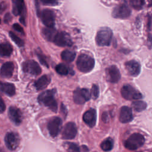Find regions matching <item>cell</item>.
Segmentation results:
<instances>
[{
    "label": "cell",
    "mask_w": 152,
    "mask_h": 152,
    "mask_svg": "<svg viewBox=\"0 0 152 152\" xmlns=\"http://www.w3.org/2000/svg\"><path fill=\"white\" fill-rule=\"evenodd\" d=\"M131 6L137 10H141L144 5L145 0H129Z\"/></svg>",
    "instance_id": "30"
},
{
    "label": "cell",
    "mask_w": 152,
    "mask_h": 152,
    "mask_svg": "<svg viewBox=\"0 0 152 152\" xmlns=\"http://www.w3.org/2000/svg\"><path fill=\"white\" fill-rule=\"evenodd\" d=\"M8 116L10 120L16 125H19L22 121V114L20 109L11 106L8 110Z\"/></svg>",
    "instance_id": "16"
},
{
    "label": "cell",
    "mask_w": 152,
    "mask_h": 152,
    "mask_svg": "<svg viewBox=\"0 0 152 152\" xmlns=\"http://www.w3.org/2000/svg\"><path fill=\"white\" fill-rule=\"evenodd\" d=\"M145 142L144 137L139 133H134L130 135L124 142V146L128 150H135L144 144Z\"/></svg>",
    "instance_id": "3"
},
{
    "label": "cell",
    "mask_w": 152,
    "mask_h": 152,
    "mask_svg": "<svg viewBox=\"0 0 152 152\" xmlns=\"http://www.w3.org/2000/svg\"><path fill=\"white\" fill-rule=\"evenodd\" d=\"M40 17L42 21L47 27H53L55 24V15L53 11L50 9L43 10L41 14Z\"/></svg>",
    "instance_id": "14"
},
{
    "label": "cell",
    "mask_w": 152,
    "mask_h": 152,
    "mask_svg": "<svg viewBox=\"0 0 152 152\" xmlns=\"http://www.w3.org/2000/svg\"><path fill=\"white\" fill-rule=\"evenodd\" d=\"M97 114L94 109H90L87 110L83 115V119L84 122L90 127H93L96 122Z\"/></svg>",
    "instance_id": "17"
},
{
    "label": "cell",
    "mask_w": 152,
    "mask_h": 152,
    "mask_svg": "<svg viewBox=\"0 0 152 152\" xmlns=\"http://www.w3.org/2000/svg\"><path fill=\"white\" fill-rule=\"evenodd\" d=\"M40 1L45 5H56L58 3V0H40Z\"/></svg>",
    "instance_id": "33"
},
{
    "label": "cell",
    "mask_w": 152,
    "mask_h": 152,
    "mask_svg": "<svg viewBox=\"0 0 152 152\" xmlns=\"http://www.w3.org/2000/svg\"><path fill=\"white\" fill-rule=\"evenodd\" d=\"M113 147V141L111 138H107L104 140L100 144L101 148L104 151H110Z\"/></svg>",
    "instance_id": "26"
},
{
    "label": "cell",
    "mask_w": 152,
    "mask_h": 152,
    "mask_svg": "<svg viewBox=\"0 0 152 152\" xmlns=\"http://www.w3.org/2000/svg\"><path fill=\"white\" fill-rule=\"evenodd\" d=\"M67 152H80V147L77 144L74 142H66Z\"/></svg>",
    "instance_id": "31"
},
{
    "label": "cell",
    "mask_w": 152,
    "mask_h": 152,
    "mask_svg": "<svg viewBox=\"0 0 152 152\" xmlns=\"http://www.w3.org/2000/svg\"><path fill=\"white\" fill-rule=\"evenodd\" d=\"M121 95L126 100H137L142 98L141 93L132 86L126 84L121 88Z\"/></svg>",
    "instance_id": "5"
},
{
    "label": "cell",
    "mask_w": 152,
    "mask_h": 152,
    "mask_svg": "<svg viewBox=\"0 0 152 152\" xmlns=\"http://www.w3.org/2000/svg\"><path fill=\"white\" fill-rule=\"evenodd\" d=\"M132 106L137 112H141L147 107V103L144 101H135L132 102Z\"/></svg>",
    "instance_id": "27"
},
{
    "label": "cell",
    "mask_w": 152,
    "mask_h": 152,
    "mask_svg": "<svg viewBox=\"0 0 152 152\" xmlns=\"http://www.w3.org/2000/svg\"><path fill=\"white\" fill-rule=\"evenodd\" d=\"M55 70L59 74L62 75H66L69 72L68 67L64 64H59L57 65L55 67Z\"/></svg>",
    "instance_id": "28"
},
{
    "label": "cell",
    "mask_w": 152,
    "mask_h": 152,
    "mask_svg": "<svg viewBox=\"0 0 152 152\" xmlns=\"http://www.w3.org/2000/svg\"><path fill=\"white\" fill-rule=\"evenodd\" d=\"M9 35L11 37V39H12V40L19 47H22L24 46V41L21 39L18 36H17L15 33H14L12 31H10L9 33Z\"/></svg>",
    "instance_id": "29"
},
{
    "label": "cell",
    "mask_w": 152,
    "mask_h": 152,
    "mask_svg": "<svg viewBox=\"0 0 152 152\" xmlns=\"http://www.w3.org/2000/svg\"><path fill=\"white\" fill-rule=\"evenodd\" d=\"M36 2V8L37 10H39V0H35Z\"/></svg>",
    "instance_id": "39"
},
{
    "label": "cell",
    "mask_w": 152,
    "mask_h": 152,
    "mask_svg": "<svg viewBox=\"0 0 152 152\" xmlns=\"http://www.w3.org/2000/svg\"><path fill=\"white\" fill-rule=\"evenodd\" d=\"M37 56L40 61V62H41V64L43 65H45L46 67H49V65H48V62H46V59H45V58L44 57V56L43 55H41L39 53H37Z\"/></svg>",
    "instance_id": "34"
},
{
    "label": "cell",
    "mask_w": 152,
    "mask_h": 152,
    "mask_svg": "<svg viewBox=\"0 0 152 152\" xmlns=\"http://www.w3.org/2000/svg\"><path fill=\"white\" fill-rule=\"evenodd\" d=\"M55 45L59 46H71L72 41L69 34L65 31L57 32L52 41Z\"/></svg>",
    "instance_id": "7"
},
{
    "label": "cell",
    "mask_w": 152,
    "mask_h": 152,
    "mask_svg": "<svg viewBox=\"0 0 152 152\" xmlns=\"http://www.w3.org/2000/svg\"><path fill=\"white\" fill-rule=\"evenodd\" d=\"M50 81V78L49 76L46 75H44L38 78L34 82V87H36L37 90H42L46 88L48 86L49 84Z\"/></svg>",
    "instance_id": "21"
},
{
    "label": "cell",
    "mask_w": 152,
    "mask_h": 152,
    "mask_svg": "<svg viewBox=\"0 0 152 152\" xmlns=\"http://www.w3.org/2000/svg\"><path fill=\"white\" fill-rule=\"evenodd\" d=\"M55 89L48 90L40 94L37 97L38 102L48 107L50 110L53 112H56L58 110V104L55 99Z\"/></svg>",
    "instance_id": "1"
},
{
    "label": "cell",
    "mask_w": 152,
    "mask_h": 152,
    "mask_svg": "<svg viewBox=\"0 0 152 152\" xmlns=\"http://www.w3.org/2000/svg\"><path fill=\"white\" fill-rule=\"evenodd\" d=\"M0 91L9 96H12L15 93V87L11 83H0Z\"/></svg>",
    "instance_id": "22"
},
{
    "label": "cell",
    "mask_w": 152,
    "mask_h": 152,
    "mask_svg": "<svg viewBox=\"0 0 152 152\" xmlns=\"http://www.w3.org/2000/svg\"><path fill=\"white\" fill-rule=\"evenodd\" d=\"M77 129L75 123L69 122L66 124L62 132V138L64 140H71L75 138Z\"/></svg>",
    "instance_id": "11"
},
{
    "label": "cell",
    "mask_w": 152,
    "mask_h": 152,
    "mask_svg": "<svg viewBox=\"0 0 152 152\" xmlns=\"http://www.w3.org/2000/svg\"><path fill=\"white\" fill-rule=\"evenodd\" d=\"M0 23H1V20H0Z\"/></svg>",
    "instance_id": "40"
},
{
    "label": "cell",
    "mask_w": 152,
    "mask_h": 152,
    "mask_svg": "<svg viewBox=\"0 0 152 152\" xmlns=\"http://www.w3.org/2000/svg\"><path fill=\"white\" fill-rule=\"evenodd\" d=\"M14 69V64L12 62H7L4 63L1 68V75L4 78H10L12 75Z\"/></svg>",
    "instance_id": "19"
},
{
    "label": "cell",
    "mask_w": 152,
    "mask_h": 152,
    "mask_svg": "<svg viewBox=\"0 0 152 152\" xmlns=\"http://www.w3.org/2000/svg\"><path fill=\"white\" fill-rule=\"evenodd\" d=\"M42 33H43V36L45 37V38L46 39H47L48 41L52 42L57 31L53 27H46V28H43Z\"/></svg>",
    "instance_id": "24"
},
{
    "label": "cell",
    "mask_w": 152,
    "mask_h": 152,
    "mask_svg": "<svg viewBox=\"0 0 152 152\" xmlns=\"http://www.w3.org/2000/svg\"><path fill=\"white\" fill-rule=\"evenodd\" d=\"M90 95H91V97L93 99H96L99 97V87L97 85H96V84L93 85L91 90Z\"/></svg>",
    "instance_id": "32"
},
{
    "label": "cell",
    "mask_w": 152,
    "mask_h": 152,
    "mask_svg": "<svg viewBox=\"0 0 152 152\" xmlns=\"http://www.w3.org/2000/svg\"><path fill=\"white\" fill-rule=\"evenodd\" d=\"M131 12V11L127 4L124 2L113 8L112 16L116 18L125 19L130 16Z\"/></svg>",
    "instance_id": "9"
},
{
    "label": "cell",
    "mask_w": 152,
    "mask_h": 152,
    "mask_svg": "<svg viewBox=\"0 0 152 152\" xmlns=\"http://www.w3.org/2000/svg\"><path fill=\"white\" fill-rule=\"evenodd\" d=\"M75 56V53L74 51H71L69 50H65L61 53L62 59L66 62H72L74 60Z\"/></svg>",
    "instance_id": "25"
},
{
    "label": "cell",
    "mask_w": 152,
    "mask_h": 152,
    "mask_svg": "<svg viewBox=\"0 0 152 152\" xmlns=\"http://www.w3.org/2000/svg\"><path fill=\"white\" fill-rule=\"evenodd\" d=\"M5 142L7 147L10 150H15L20 144V138L17 134L10 132L6 134Z\"/></svg>",
    "instance_id": "12"
},
{
    "label": "cell",
    "mask_w": 152,
    "mask_h": 152,
    "mask_svg": "<svg viewBox=\"0 0 152 152\" xmlns=\"http://www.w3.org/2000/svg\"><path fill=\"white\" fill-rule=\"evenodd\" d=\"M125 66L128 73L131 76H137L141 71L140 64L135 60H131L125 64Z\"/></svg>",
    "instance_id": "15"
},
{
    "label": "cell",
    "mask_w": 152,
    "mask_h": 152,
    "mask_svg": "<svg viewBox=\"0 0 152 152\" xmlns=\"http://www.w3.org/2000/svg\"><path fill=\"white\" fill-rule=\"evenodd\" d=\"M12 27H13L14 29L15 30H16L17 31H18V32H19V33H21V34H24V32L23 28L21 27V26L20 24H17V23H14V24H13Z\"/></svg>",
    "instance_id": "35"
},
{
    "label": "cell",
    "mask_w": 152,
    "mask_h": 152,
    "mask_svg": "<svg viewBox=\"0 0 152 152\" xmlns=\"http://www.w3.org/2000/svg\"><path fill=\"white\" fill-rule=\"evenodd\" d=\"M11 15H10L9 13H8V14H7L5 15V16L4 21H5V23H8V22L11 20Z\"/></svg>",
    "instance_id": "38"
},
{
    "label": "cell",
    "mask_w": 152,
    "mask_h": 152,
    "mask_svg": "<svg viewBox=\"0 0 152 152\" xmlns=\"http://www.w3.org/2000/svg\"><path fill=\"white\" fill-rule=\"evenodd\" d=\"M5 110V104L4 102V100L0 97V113H2Z\"/></svg>",
    "instance_id": "36"
},
{
    "label": "cell",
    "mask_w": 152,
    "mask_h": 152,
    "mask_svg": "<svg viewBox=\"0 0 152 152\" xmlns=\"http://www.w3.org/2000/svg\"><path fill=\"white\" fill-rule=\"evenodd\" d=\"M62 119L58 116L53 117L49 120L47 128L52 137H56L59 134L62 128Z\"/></svg>",
    "instance_id": "6"
},
{
    "label": "cell",
    "mask_w": 152,
    "mask_h": 152,
    "mask_svg": "<svg viewBox=\"0 0 152 152\" xmlns=\"http://www.w3.org/2000/svg\"><path fill=\"white\" fill-rule=\"evenodd\" d=\"M91 98L90 92L87 88H77L73 93V99L78 104H84Z\"/></svg>",
    "instance_id": "8"
},
{
    "label": "cell",
    "mask_w": 152,
    "mask_h": 152,
    "mask_svg": "<svg viewBox=\"0 0 152 152\" xmlns=\"http://www.w3.org/2000/svg\"><path fill=\"white\" fill-rule=\"evenodd\" d=\"M6 7H7V5L5 2L0 3V14H1L2 12L5 11V10L6 9Z\"/></svg>",
    "instance_id": "37"
},
{
    "label": "cell",
    "mask_w": 152,
    "mask_h": 152,
    "mask_svg": "<svg viewBox=\"0 0 152 152\" xmlns=\"http://www.w3.org/2000/svg\"><path fill=\"white\" fill-rule=\"evenodd\" d=\"M106 78L107 81L112 83H118L121 78V73L115 65H111L106 69Z\"/></svg>",
    "instance_id": "13"
},
{
    "label": "cell",
    "mask_w": 152,
    "mask_h": 152,
    "mask_svg": "<svg viewBox=\"0 0 152 152\" xmlns=\"http://www.w3.org/2000/svg\"><path fill=\"white\" fill-rule=\"evenodd\" d=\"M23 70L24 72L32 75L37 76L41 73V68L36 61L28 60L23 63Z\"/></svg>",
    "instance_id": "10"
},
{
    "label": "cell",
    "mask_w": 152,
    "mask_h": 152,
    "mask_svg": "<svg viewBox=\"0 0 152 152\" xmlns=\"http://www.w3.org/2000/svg\"><path fill=\"white\" fill-rule=\"evenodd\" d=\"M12 13L15 15H21L25 10L24 0H12Z\"/></svg>",
    "instance_id": "20"
},
{
    "label": "cell",
    "mask_w": 152,
    "mask_h": 152,
    "mask_svg": "<svg viewBox=\"0 0 152 152\" xmlns=\"http://www.w3.org/2000/svg\"><path fill=\"white\" fill-rule=\"evenodd\" d=\"M119 119L122 123H128L133 119L132 109L126 106H122L120 110Z\"/></svg>",
    "instance_id": "18"
},
{
    "label": "cell",
    "mask_w": 152,
    "mask_h": 152,
    "mask_svg": "<svg viewBox=\"0 0 152 152\" xmlns=\"http://www.w3.org/2000/svg\"><path fill=\"white\" fill-rule=\"evenodd\" d=\"M94 60L87 54H81L77 60V66L78 70L82 72H88L94 66Z\"/></svg>",
    "instance_id": "2"
},
{
    "label": "cell",
    "mask_w": 152,
    "mask_h": 152,
    "mask_svg": "<svg viewBox=\"0 0 152 152\" xmlns=\"http://www.w3.org/2000/svg\"><path fill=\"white\" fill-rule=\"evenodd\" d=\"M112 39V31L107 27L99 30L96 37L97 44L100 46H109Z\"/></svg>",
    "instance_id": "4"
},
{
    "label": "cell",
    "mask_w": 152,
    "mask_h": 152,
    "mask_svg": "<svg viewBox=\"0 0 152 152\" xmlns=\"http://www.w3.org/2000/svg\"><path fill=\"white\" fill-rule=\"evenodd\" d=\"M12 50V47L10 43H0V56L3 57L10 56L11 55Z\"/></svg>",
    "instance_id": "23"
}]
</instances>
